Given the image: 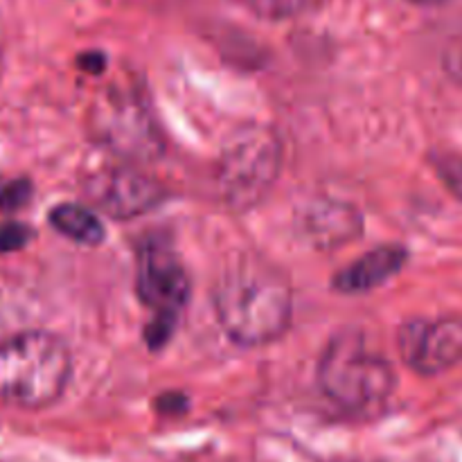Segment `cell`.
Wrapping results in <instances>:
<instances>
[{
  "mask_svg": "<svg viewBox=\"0 0 462 462\" xmlns=\"http://www.w3.org/2000/svg\"><path fill=\"white\" fill-rule=\"evenodd\" d=\"M32 197V185L25 179L0 180V210L14 212L25 206Z\"/></svg>",
  "mask_w": 462,
  "mask_h": 462,
  "instance_id": "5bb4252c",
  "label": "cell"
},
{
  "mask_svg": "<svg viewBox=\"0 0 462 462\" xmlns=\"http://www.w3.org/2000/svg\"><path fill=\"white\" fill-rule=\"evenodd\" d=\"M215 310L239 346H266L287 332L293 296L282 271L257 255L235 257L215 284Z\"/></svg>",
  "mask_w": 462,
  "mask_h": 462,
  "instance_id": "6da1fadb",
  "label": "cell"
},
{
  "mask_svg": "<svg viewBox=\"0 0 462 462\" xmlns=\"http://www.w3.org/2000/svg\"><path fill=\"white\" fill-rule=\"evenodd\" d=\"M138 296L156 314H179L189 298V278L180 262L161 246H149L140 253Z\"/></svg>",
  "mask_w": 462,
  "mask_h": 462,
  "instance_id": "ba28073f",
  "label": "cell"
},
{
  "mask_svg": "<svg viewBox=\"0 0 462 462\" xmlns=\"http://www.w3.org/2000/svg\"><path fill=\"white\" fill-rule=\"evenodd\" d=\"M90 122L99 143L117 156L143 161L161 153V134L147 104L131 90H113L97 99Z\"/></svg>",
  "mask_w": 462,
  "mask_h": 462,
  "instance_id": "5b68a950",
  "label": "cell"
},
{
  "mask_svg": "<svg viewBox=\"0 0 462 462\" xmlns=\"http://www.w3.org/2000/svg\"><path fill=\"white\" fill-rule=\"evenodd\" d=\"M409 260V253L402 246H379L352 262L350 266L334 275L332 287L341 293H365L379 284L388 282Z\"/></svg>",
  "mask_w": 462,
  "mask_h": 462,
  "instance_id": "30bf717a",
  "label": "cell"
},
{
  "mask_svg": "<svg viewBox=\"0 0 462 462\" xmlns=\"http://www.w3.org/2000/svg\"><path fill=\"white\" fill-rule=\"evenodd\" d=\"M282 165V144L264 126H251L235 135L221 156L217 185L226 206L235 212L255 208L273 188Z\"/></svg>",
  "mask_w": 462,
  "mask_h": 462,
  "instance_id": "277c9868",
  "label": "cell"
},
{
  "mask_svg": "<svg viewBox=\"0 0 462 462\" xmlns=\"http://www.w3.org/2000/svg\"><path fill=\"white\" fill-rule=\"evenodd\" d=\"M325 0H248L253 12L269 21H284V18H296L300 14L311 12L320 7Z\"/></svg>",
  "mask_w": 462,
  "mask_h": 462,
  "instance_id": "7c38bea8",
  "label": "cell"
},
{
  "mask_svg": "<svg viewBox=\"0 0 462 462\" xmlns=\"http://www.w3.org/2000/svg\"><path fill=\"white\" fill-rule=\"evenodd\" d=\"M176 323H179V314H156L152 323L144 329V338H147L149 347L158 350V347L165 346L167 341L174 334Z\"/></svg>",
  "mask_w": 462,
  "mask_h": 462,
  "instance_id": "9a60e30c",
  "label": "cell"
},
{
  "mask_svg": "<svg viewBox=\"0 0 462 462\" xmlns=\"http://www.w3.org/2000/svg\"><path fill=\"white\" fill-rule=\"evenodd\" d=\"M90 201L113 219H134L162 201V188L134 165H108L86 183Z\"/></svg>",
  "mask_w": 462,
  "mask_h": 462,
  "instance_id": "52a82bcc",
  "label": "cell"
},
{
  "mask_svg": "<svg viewBox=\"0 0 462 462\" xmlns=\"http://www.w3.org/2000/svg\"><path fill=\"white\" fill-rule=\"evenodd\" d=\"M433 165H436L442 183L451 189V194L462 199V156H458V153H440V156H433Z\"/></svg>",
  "mask_w": 462,
  "mask_h": 462,
  "instance_id": "4fadbf2b",
  "label": "cell"
},
{
  "mask_svg": "<svg viewBox=\"0 0 462 462\" xmlns=\"http://www.w3.org/2000/svg\"><path fill=\"white\" fill-rule=\"evenodd\" d=\"M406 3H413V5H440V3H447V0H406Z\"/></svg>",
  "mask_w": 462,
  "mask_h": 462,
  "instance_id": "ac0fdd59",
  "label": "cell"
},
{
  "mask_svg": "<svg viewBox=\"0 0 462 462\" xmlns=\"http://www.w3.org/2000/svg\"><path fill=\"white\" fill-rule=\"evenodd\" d=\"M325 395L347 411H361L388 400L395 386L393 365L368 350L364 337L343 332L329 341L319 364Z\"/></svg>",
  "mask_w": 462,
  "mask_h": 462,
  "instance_id": "3957f363",
  "label": "cell"
},
{
  "mask_svg": "<svg viewBox=\"0 0 462 462\" xmlns=\"http://www.w3.org/2000/svg\"><path fill=\"white\" fill-rule=\"evenodd\" d=\"M72 359L66 343L50 332H23L0 346V400L43 409L61 397Z\"/></svg>",
  "mask_w": 462,
  "mask_h": 462,
  "instance_id": "7a4b0ae2",
  "label": "cell"
},
{
  "mask_svg": "<svg viewBox=\"0 0 462 462\" xmlns=\"http://www.w3.org/2000/svg\"><path fill=\"white\" fill-rule=\"evenodd\" d=\"M458 63H460V68H462V48H460V52H458Z\"/></svg>",
  "mask_w": 462,
  "mask_h": 462,
  "instance_id": "d6986e66",
  "label": "cell"
},
{
  "mask_svg": "<svg viewBox=\"0 0 462 462\" xmlns=\"http://www.w3.org/2000/svg\"><path fill=\"white\" fill-rule=\"evenodd\" d=\"M79 63H81V68H84V70L99 72L104 68V57H102V54H97V52H88V54H84V57L79 59Z\"/></svg>",
  "mask_w": 462,
  "mask_h": 462,
  "instance_id": "e0dca14e",
  "label": "cell"
},
{
  "mask_svg": "<svg viewBox=\"0 0 462 462\" xmlns=\"http://www.w3.org/2000/svg\"><path fill=\"white\" fill-rule=\"evenodd\" d=\"M32 239V230L18 221H3L0 224V253L21 251Z\"/></svg>",
  "mask_w": 462,
  "mask_h": 462,
  "instance_id": "2e32d148",
  "label": "cell"
},
{
  "mask_svg": "<svg viewBox=\"0 0 462 462\" xmlns=\"http://www.w3.org/2000/svg\"><path fill=\"white\" fill-rule=\"evenodd\" d=\"M402 359L420 374H440L462 361V319L409 320L397 334Z\"/></svg>",
  "mask_w": 462,
  "mask_h": 462,
  "instance_id": "8992f818",
  "label": "cell"
},
{
  "mask_svg": "<svg viewBox=\"0 0 462 462\" xmlns=\"http://www.w3.org/2000/svg\"><path fill=\"white\" fill-rule=\"evenodd\" d=\"M50 224L63 235L84 246H97L104 242V226L93 210L79 203H61L50 212Z\"/></svg>",
  "mask_w": 462,
  "mask_h": 462,
  "instance_id": "8fae6325",
  "label": "cell"
},
{
  "mask_svg": "<svg viewBox=\"0 0 462 462\" xmlns=\"http://www.w3.org/2000/svg\"><path fill=\"white\" fill-rule=\"evenodd\" d=\"M298 226H300L302 237L310 244L319 248H332L359 237L364 221H361V212L350 203L320 199L300 212Z\"/></svg>",
  "mask_w": 462,
  "mask_h": 462,
  "instance_id": "9c48e42d",
  "label": "cell"
}]
</instances>
